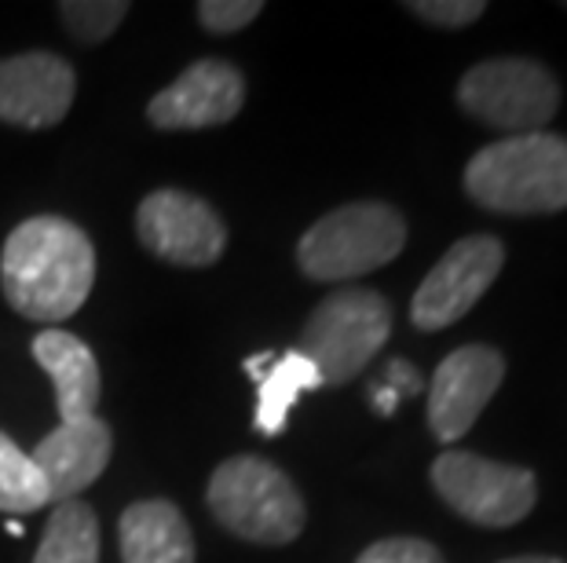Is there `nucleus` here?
<instances>
[{
    "label": "nucleus",
    "instance_id": "a878e982",
    "mask_svg": "<svg viewBox=\"0 0 567 563\" xmlns=\"http://www.w3.org/2000/svg\"><path fill=\"white\" fill-rule=\"evenodd\" d=\"M502 563H564L557 556H513V560H502Z\"/></svg>",
    "mask_w": 567,
    "mask_h": 563
},
{
    "label": "nucleus",
    "instance_id": "39448f33",
    "mask_svg": "<svg viewBox=\"0 0 567 563\" xmlns=\"http://www.w3.org/2000/svg\"><path fill=\"white\" fill-rule=\"evenodd\" d=\"M392 337V304L367 285L333 290L311 311L297 352L319 369L322 385H348Z\"/></svg>",
    "mask_w": 567,
    "mask_h": 563
},
{
    "label": "nucleus",
    "instance_id": "a211bd4d",
    "mask_svg": "<svg viewBox=\"0 0 567 563\" xmlns=\"http://www.w3.org/2000/svg\"><path fill=\"white\" fill-rule=\"evenodd\" d=\"M48 501V483L38 461L16 439L0 432V512H38Z\"/></svg>",
    "mask_w": 567,
    "mask_h": 563
},
{
    "label": "nucleus",
    "instance_id": "393cba45",
    "mask_svg": "<svg viewBox=\"0 0 567 563\" xmlns=\"http://www.w3.org/2000/svg\"><path fill=\"white\" fill-rule=\"evenodd\" d=\"M373 410L384 414V417H392L395 414V406H400V392H392L389 385H381V388H373Z\"/></svg>",
    "mask_w": 567,
    "mask_h": 563
},
{
    "label": "nucleus",
    "instance_id": "ddd939ff",
    "mask_svg": "<svg viewBox=\"0 0 567 563\" xmlns=\"http://www.w3.org/2000/svg\"><path fill=\"white\" fill-rule=\"evenodd\" d=\"M111 450H114L111 428L100 417H89V421L59 425L55 432H48L38 442V450L30 458L38 461L48 483V501L63 505V501H74L84 487H92L103 476L106 461H111Z\"/></svg>",
    "mask_w": 567,
    "mask_h": 563
},
{
    "label": "nucleus",
    "instance_id": "412c9836",
    "mask_svg": "<svg viewBox=\"0 0 567 563\" xmlns=\"http://www.w3.org/2000/svg\"><path fill=\"white\" fill-rule=\"evenodd\" d=\"M355 563H443V553L425 538H381Z\"/></svg>",
    "mask_w": 567,
    "mask_h": 563
},
{
    "label": "nucleus",
    "instance_id": "423d86ee",
    "mask_svg": "<svg viewBox=\"0 0 567 563\" xmlns=\"http://www.w3.org/2000/svg\"><path fill=\"white\" fill-rule=\"evenodd\" d=\"M457 103L468 117L491 128L530 136L560 111V81L549 66L524 55H502L473 66L457 85Z\"/></svg>",
    "mask_w": 567,
    "mask_h": 563
},
{
    "label": "nucleus",
    "instance_id": "6ab92c4d",
    "mask_svg": "<svg viewBox=\"0 0 567 563\" xmlns=\"http://www.w3.org/2000/svg\"><path fill=\"white\" fill-rule=\"evenodd\" d=\"M59 15H63L66 30L74 33L78 41L100 44L122 27V19L128 15V4L125 0H66V4H59Z\"/></svg>",
    "mask_w": 567,
    "mask_h": 563
},
{
    "label": "nucleus",
    "instance_id": "dca6fc26",
    "mask_svg": "<svg viewBox=\"0 0 567 563\" xmlns=\"http://www.w3.org/2000/svg\"><path fill=\"white\" fill-rule=\"evenodd\" d=\"M319 385H322L319 369L311 366L297 347L279 355L271 363L268 377L257 385V414H252V428H257L260 436H279L300 395L308 388H319Z\"/></svg>",
    "mask_w": 567,
    "mask_h": 563
},
{
    "label": "nucleus",
    "instance_id": "9b49d317",
    "mask_svg": "<svg viewBox=\"0 0 567 563\" xmlns=\"http://www.w3.org/2000/svg\"><path fill=\"white\" fill-rule=\"evenodd\" d=\"M246 103L243 74L224 59H202L187 66L173 85L162 88L147 106V117L162 132H190L227 125Z\"/></svg>",
    "mask_w": 567,
    "mask_h": 563
},
{
    "label": "nucleus",
    "instance_id": "aec40b11",
    "mask_svg": "<svg viewBox=\"0 0 567 563\" xmlns=\"http://www.w3.org/2000/svg\"><path fill=\"white\" fill-rule=\"evenodd\" d=\"M406 11L421 22H429V27L465 30L484 15L487 4L484 0H414V4H406Z\"/></svg>",
    "mask_w": 567,
    "mask_h": 563
},
{
    "label": "nucleus",
    "instance_id": "2eb2a0df",
    "mask_svg": "<svg viewBox=\"0 0 567 563\" xmlns=\"http://www.w3.org/2000/svg\"><path fill=\"white\" fill-rule=\"evenodd\" d=\"M125 563H195V534L173 501L151 498L122 512Z\"/></svg>",
    "mask_w": 567,
    "mask_h": 563
},
{
    "label": "nucleus",
    "instance_id": "f03ea898",
    "mask_svg": "<svg viewBox=\"0 0 567 563\" xmlns=\"http://www.w3.org/2000/svg\"><path fill=\"white\" fill-rule=\"evenodd\" d=\"M465 195L502 217H549L567 209V136L530 132L487 143L465 165Z\"/></svg>",
    "mask_w": 567,
    "mask_h": 563
},
{
    "label": "nucleus",
    "instance_id": "5701e85b",
    "mask_svg": "<svg viewBox=\"0 0 567 563\" xmlns=\"http://www.w3.org/2000/svg\"><path fill=\"white\" fill-rule=\"evenodd\" d=\"M389 388L403 395H417L421 392V374L410 363H403V358H392L389 363Z\"/></svg>",
    "mask_w": 567,
    "mask_h": 563
},
{
    "label": "nucleus",
    "instance_id": "4468645a",
    "mask_svg": "<svg viewBox=\"0 0 567 563\" xmlns=\"http://www.w3.org/2000/svg\"><path fill=\"white\" fill-rule=\"evenodd\" d=\"M33 358H38V366L55 385L59 421L74 425V421L95 417L103 377H100V363H95L89 344L66 330H44L33 337Z\"/></svg>",
    "mask_w": 567,
    "mask_h": 563
},
{
    "label": "nucleus",
    "instance_id": "6e6552de",
    "mask_svg": "<svg viewBox=\"0 0 567 563\" xmlns=\"http://www.w3.org/2000/svg\"><path fill=\"white\" fill-rule=\"evenodd\" d=\"M505 268V246L494 234H468L454 242L421 279L414 301H410V322L425 333L454 326L480 304L494 279Z\"/></svg>",
    "mask_w": 567,
    "mask_h": 563
},
{
    "label": "nucleus",
    "instance_id": "9d476101",
    "mask_svg": "<svg viewBox=\"0 0 567 563\" xmlns=\"http://www.w3.org/2000/svg\"><path fill=\"white\" fill-rule=\"evenodd\" d=\"M505 380V355L491 344H465L443 358L429 385V428L440 442H457Z\"/></svg>",
    "mask_w": 567,
    "mask_h": 563
},
{
    "label": "nucleus",
    "instance_id": "f257e3e1",
    "mask_svg": "<svg viewBox=\"0 0 567 563\" xmlns=\"http://www.w3.org/2000/svg\"><path fill=\"white\" fill-rule=\"evenodd\" d=\"M95 249L78 223L63 217L22 220L0 253V290L30 322H63L89 301Z\"/></svg>",
    "mask_w": 567,
    "mask_h": 563
},
{
    "label": "nucleus",
    "instance_id": "7ed1b4c3",
    "mask_svg": "<svg viewBox=\"0 0 567 563\" xmlns=\"http://www.w3.org/2000/svg\"><path fill=\"white\" fill-rule=\"evenodd\" d=\"M205 498L216 523L257 545H289L308 523L305 498L293 479L252 453L224 461L213 472Z\"/></svg>",
    "mask_w": 567,
    "mask_h": 563
},
{
    "label": "nucleus",
    "instance_id": "f8f14e48",
    "mask_svg": "<svg viewBox=\"0 0 567 563\" xmlns=\"http://www.w3.org/2000/svg\"><path fill=\"white\" fill-rule=\"evenodd\" d=\"M78 74L63 55L27 52L0 59V122L19 128H52L70 114Z\"/></svg>",
    "mask_w": 567,
    "mask_h": 563
},
{
    "label": "nucleus",
    "instance_id": "0eeeda50",
    "mask_svg": "<svg viewBox=\"0 0 567 563\" xmlns=\"http://www.w3.org/2000/svg\"><path fill=\"white\" fill-rule=\"evenodd\" d=\"M432 487L457 517L476 526H513L538 501V479L520 465L480 458L473 450H446L432 461Z\"/></svg>",
    "mask_w": 567,
    "mask_h": 563
},
{
    "label": "nucleus",
    "instance_id": "20e7f679",
    "mask_svg": "<svg viewBox=\"0 0 567 563\" xmlns=\"http://www.w3.org/2000/svg\"><path fill=\"white\" fill-rule=\"evenodd\" d=\"M406 220L389 201H352L326 212L297 242V263L311 282H348L403 253Z\"/></svg>",
    "mask_w": 567,
    "mask_h": 563
},
{
    "label": "nucleus",
    "instance_id": "4be33fe9",
    "mask_svg": "<svg viewBox=\"0 0 567 563\" xmlns=\"http://www.w3.org/2000/svg\"><path fill=\"white\" fill-rule=\"evenodd\" d=\"M260 11H264L260 0H205V4H198V19L213 33H235L249 27Z\"/></svg>",
    "mask_w": 567,
    "mask_h": 563
},
{
    "label": "nucleus",
    "instance_id": "b1692460",
    "mask_svg": "<svg viewBox=\"0 0 567 563\" xmlns=\"http://www.w3.org/2000/svg\"><path fill=\"white\" fill-rule=\"evenodd\" d=\"M275 352H260V355H249L246 358V374L252 377V385H260L264 377H268V369H271V363H275Z\"/></svg>",
    "mask_w": 567,
    "mask_h": 563
},
{
    "label": "nucleus",
    "instance_id": "bb28decb",
    "mask_svg": "<svg viewBox=\"0 0 567 563\" xmlns=\"http://www.w3.org/2000/svg\"><path fill=\"white\" fill-rule=\"evenodd\" d=\"M4 531H8L11 538H19L22 531H27V526H22V520H8V523H4Z\"/></svg>",
    "mask_w": 567,
    "mask_h": 563
},
{
    "label": "nucleus",
    "instance_id": "1a4fd4ad",
    "mask_svg": "<svg viewBox=\"0 0 567 563\" xmlns=\"http://www.w3.org/2000/svg\"><path fill=\"white\" fill-rule=\"evenodd\" d=\"M136 234L143 249L179 268H209L227 246V227L209 201L187 190H154L136 209Z\"/></svg>",
    "mask_w": 567,
    "mask_h": 563
},
{
    "label": "nucleus",
    "instance_id": "f3484780",
    "mask_svg": "<svg viewBox=\"0 0 567 563\" xmlns=\"http://www.w3.org/2000/svg\"><path fill=\"white\" fill-rule=\"evenodd\" d=\"M33 563H100V520L84 501H63L44 523Z\"/></svg>",
    "mask_w": 567,
    "mask_h": 563
}]
</instances>
